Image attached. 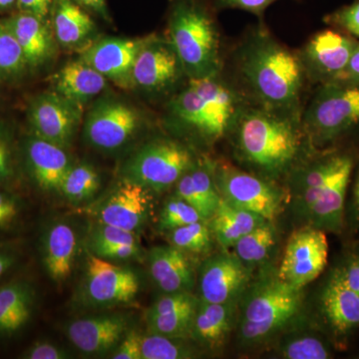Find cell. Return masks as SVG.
<instances>
[{
  "label": "cell",
  "instance_id": "cell-33",
  "mask_svg": "<svg viewBox=\"0 0 359 359\" xmlns=\"http://www.w3.org/2000/svg\"><path fill=\"white\" fill-rule=\"evenodd\" d=\"M100 186V175L92 165L73 164L63 179L59 193L69 202L78 204L93 198Z\"/></svg>",
  "mask_w": 359,
  "mask_h": 359
},
{
  "label": "cell",
  "instance_id": "cell-23",
  "mask_svg": "<svg viewBox=\"0 0 359 359\" xmlns=\"http://www.w3.org/2000/svg\"><path fill=\"white\" fill-rule=\"evenodd\" d=\"M353 167V161L349 158L327 185L316 194L311 204L302 212L309 226L332 233L341 231L344 200Z\"/></svg>",
  "mask_w": 359,
  "mask_h": 359
},
{
  "label": "cell",
  "instance_id": "cell-45",
  "mask_svg": "<svg viewBox=\"0 0 359 359\" xmlns=\"http://www.w3.org/2000/svg\"><path fill=\"white\" fill-rule=\"evenodd\" d=\"M26 359H65L69 354L65 349L48 341H37L23 353Z\"/></svg>",
  "mask_w": 359,
  "mask_h": 359
},
{
  "label": "cell",
  "instance_id": "cell-34",
  "mask_svg": "<svg viewBox=\"0 0 359 359\" xmlns=\"http://www.w3.org/2000/svg\"><path fill=\"white\" fill-rule=\"evenodd\" d=\"M28 73L20 45L0 20V83H16Z\"/></svg>",
  "mask_w": 359,
  "mask_h": 359
},
{
  "label": "cell",
  "instance_id": "cell-20",
  "mask_svg": "<svg viewBox=\"0 0 359 359\" xmlns=\"http://www.w3.org/2000/svg\"><path fill=\"white\" fill-rule=\"evenodd\" d=\"M128 328L126 316L108 313L71 321L65 332L71 344L82 353L103 355L116 349Z\"/></svg>",
  "mask_w": 359,
  "mask_h": 359
},
{
  "label": "cell",
  "instance_id": "cell-3",
  "mask_svg": "<svg viewBox=\"0 0 359 359\" xmlns=\"http://www.w3.org/2000/svg\"><path fill=\"white\" fill-rule=\"evenodd\" d=\"M247 103L241 90L222 74L188 79L168 101L167 122L205 144H214L231 133Z\"/></svg>",
  "mask_w": 359,
  "mask_h": 359
},
{
  "label": "cell",
  "instance_id": "cell-25",
  "mask_svg": "<svg viewBox=\"0 0 359 359\" xmlns=\"http://www.w3.org/2000/svg\"><path fill=\"white\" fill-rule=\"evenodd\" d=\"M148 268L156 285L165 294L192 292L195 273L185 252L174 245H159L149 252Z\"/></svg>",
  "mask_w": 359,
  "mask_h": 359
},
{
  "label": "cell",
  "instance_id": "cell-24",
  "mask_svg": "<svg viewBox=\"0 0 359 359\" xmlns=\"http://www.w3.org/2000/svg\"><path fill=\"white\" fill-rule=\"evenodd\" d=\"M49 83L52 91L85 106L105 91L108 80L79 56L54 72Z\"/></svg>",
  "mask_w": 359,
  "mask_h": 359
},
{
  "label": "cell",
  "instance_id": "cell-41",
  "mask_svg": "<svg viewBox=\"0 0 359 359\" xmlns=\"http://www.w3.org/2000/svg\"><path fill=\"white\" fill-rule=\"evenodd\" d=\"M325 22L359 39V0L327 14Z\"/></svg>",
  "mask_w": 359,
  "mask_h": 359
},
{
  "label": "cell",
  "instance_id": "cell-1",
  "mask_svg": "<svg viewBox=\"0 0 359 359\" xmlns=\"http://www.w3.org/2000/svg\"><path fill=\"white\" fill-rule=\"evenodd\" d=\"M233 65L248 102L302 116L306 76L297 51L276 39L263 20L252 26L233 51Z\"/></svg>",
  "mask_w": 359,
  "mask_h": 359
},
{
  "label": "cell",
  "instance_id": "cell-21",
  "mask_svg": "<svg viewBox=\"0 0 359 359\" xmlns=\"http://www.w3.org/2000/svg\"><path fill=\"white\" fill-rule=\"evenodd\" d=\"M199 304L190 292L165 294L146 313L149 332L175 339L190 337Z\"/></svg>",
  "mask_w": 359,
  "mask_h": 359
},
{
  "label": "cell",
  "instance_id": "cell-42",
  "mask_svg": "<svg viewBox=\"0 0 359 359\" xmlns=\"http://www.w3.org/2000/svg\"><path fill=\"white\" fill-rule=\"evenodd\" d=\"M21 202L14 194L0 187V230H6L18 222Z\"/></svg>",
  "mask_w": 359,
  "mask_h": 359
},
{
  "label": "cell",
  "instance_id": "cell-32",
  "mask_svg": "<svg viewBox=\"0 0 359 359\" xmlns=\"http://www.w3.org/2000/svg\"><path fill=\"white\" fill-rule=\"evenodd\" d=\"M276 242V231L271 221L264 222L238 241L235 254L248 266L263 263Z\"/></svg>",
  "mask_w": 359,
  "mask_h": 359
},
{
  "label": "cell",
  "instance_id": "cell-27",
  "mask_svg": "<svg viewBox=\"0 0 359 359\" xmlns=\"http://www.w3.org/2000/svg\"><path fill=\"white\" fill-rule=\"evenodd\" d=\"M77 235L69 224L59 222L45 230L41 238V259L49 278L65 282L74 268Z\"/></svg>",
  "mask_w": 359,
  "mask_h": 359
},
{
  "label": "cell",
  "instance_id": "cell-7",
  "mask_svg": "<svg viewBox=\"0 0 359 359\" xmlns=\"http://www.w3.org/2000/svg\"><path fill=\"white\" fill-rule=\"evenodd\" d=\"M359 124V86L330 82L321 84L302 111L304 134L314 144L334 140Z\"/></svg>",
  "mask_w": 359,
  "mask_h": 359
},
{
  "label": "cell",
  "instance_id": "cell-48",
  "mask_svg": "<svg viewBox=\"0 0 359 359\" xmlns=\"http://www.w3.org/2000/svg\"><path fill=\"white\" fill-rule=\"evenodd\" d=\"M342 280L354 292L359 294V256L349 259L344 269H339Z\"/></svg>",
  "mask_w": 359,
  "mask_h": 359
},
{
  "label": "cell",
  "instance_id": "cell-51",
  "mask_svg": "<svg viewBox=\"0 0 359 359\" xmlns=\"http://www.w3.org/2000/svg\"><path fill=\"white\" fill-rule=\"evenodd\" d=\"M18 11V0H0V13L11 14Z\"/></svg>",
  "mask_w": 359,
  "mask_h": 359
},
{
  "label": "cell",
  "instance_id": "cell-44",
  "mask_svg": "<svg viewBox=\"0 0 359 359\" xmlns=\"http://www.w3.org/2000/svg\"><path fill=\"white\" fill-rule=\"evenodd\" d=\"M142 337L137 330H128L120 344L116 347L112 358L142 359Z\"/></svg>",
  "mask_w": 359,
  "mask_h": 359
},
{
  "label": "cell",
  "instance_id": "cell-15",
  "mask_svg": "<svg viewBox=\"0 0 359 359\" xmlns=\"http://www.w3.org/2000/svg\"><path fill=\"white\" fill-rule=\"evenodd\" d=\"M151 35L136 39L99 37L88 48L79 53L108 82L124 90L134 89L133 68L137 56Z\"/></svg>",
  "mask_w": 359,
  "mask_h": 359
},
{
  "label": "cell",
  "instance_id": "cell-40",
  "mask_svg": "<svg viewBox=\"0 0 359 359\" xmlns=\"http://www.w3.org/2000/svg\"><path fill=\"white\" fill-rule=\"evenodd\" d=\"M14 174L13 131L6 122L0 121V187L11 181Z\"/></svg>",
  "mask_w": 359,
  "mask_h": 359
},
{
  "label": "cell",
  "instance_id": "cell-5",
  "mask_svg": "<svg viewBox=\"0 0 359 359\" xmlns=\"http://www.w3.org/2000/svg\"><path fill=\"white\" fill-rule=\"evenodd\" d=\"M302 290L276 275L264 276L243 294L238 337L245 346L264 344L287 327L301 311Z\"/></svg>",
  "mask_w": 359,
  "mask_h": 359
},
{
  "label": "cell",
  "instance_id": "cell-39",
  "mask_svg": "<svg viewBox=\"0 0 359 359\" xmlns=\"http://www.w3.org/2000/svg\"><path fill=\"white\" fill-rule=\"evenodd\" d=\"M204 219L199 212L184 201L175 196L168 200L164 207L161 210L158 228L161 231H172L185 224L195 223Z\"/></svg>",
  "mask_w": 359,
  "mask_h": 359
},
{
  "label": "cell",
  "instance_id": "cell-49",
  "mask_svg": "<svg viewBox=\"0 0 359 359\" xmlns=\"http://www.w3.org/2000/svg\"><path fill=\"white\" fill-rule=\"evenodd\" d=\"M92 15L98 16L101 20L111 21L109 9L106 0H72Z\"/></svg>",
  "mask_w": 359,
  "mask_h": 359
},
{
  "label": "cell",
  "instance_id": "cell-13",
  "mask_svg": "<svg viewBox=\"0 0 359 359\" xmlns=\"http://www.w3.org/2000/svg\"><path fill=\"white\" fill-rule=\"evenodd\" d=\"M325 231L306 226L290 236L278 276L297 289H304L323 273L327 264Z\"/></svg>",
  "mask_w": 359,
  "mask_h": 359
},
{
  "label": "cell",
  "instance_id": "cell-38",
  "mask_svg": "<svg viewBox=\"0 0 359 359\" xmlns=\"http://www.w3.org/2000/svg\"><path fill=\"white\" fill-rule=\"evenodd\" d=\"M89 249L99 257L105 250L119 245H139L137 233L102 223L94 226L89 236Z\"/></svg>",
  "mask_w": 359,
  "mask_h": 359
},
{
  "label": "cell",
  "instance_id": "cell-22",
  "mask_svg": "<svg viewBox=\"0 0 359 359\" xmlns=\"http://www.w3.org/2000/svg\"><path fill=\"white\" fill-rule=\"evenodd\" d=\"M49 22L59 47L65 50L81 53L99 39L92 14L72 0H53Z\"/></svg>",
  "mask_w": 359,
  "mask_h": 359
},
{
  "label": "cell",
  "instance_id": "cell-47",
  "mask_svg": "<svg viewBox=\"0 0 359 359\" xmlns=\"http://www.w3.org/2000/svg\"><path fill=\"white\" fill-rule=\"evenodd\" d=\"M334 82L339 83L353 85L359 86V44L356 45L355 48L351 54L348 65L346 69L339 75V77Z\"/></svg>",
  "mask_w": 359,
  "mask_h": 359
},
{
  "label": "cell",
  "instance_id": "cell-52",
  "mask_svg": "<svg viewBox=\"0 0 359 359\" xmlns=\"http://www.w3.org/2000/svg\"><path fill=\"white\" fill-rule=\"evenodd\" d=\"M354 198H355L356 209L359 212V173L358 179H356L355 189H354Z\"/></svg>",
  "mask_w": 359,
  "mask_h": 359
},
{
  "label": "cell",
  "instance_id": "cell-36",
  "mask_svg": "<svg viewBox=\"0 0 359 359\" xmlns=\"http://www.w3.org/2000/svg\"><path fill=\"white\" fill-rule=\"evenodd\" d=\"M283 358L287 359H327L330 353L325 342L309 334L290 335L280 346Z\"/></svg>",
  "mask_w": 359,
  "mask_h": 359
},
{
  "label": "cell",
  "instance_id": "cell-35",
  "mask_svg": "<svg viewBox=\"0 0 359 359\" xmlns=\"http://www.w3.org/2000/svg\"><path fill=\"white\" fill-rule=\"evenodd\" d=\"M169 238L172 245L183 252L202 254L212 247V231L205 219L170 231Z\"/></svg>",
  "mask_w": 359,
  "mask_h": 359
},
{
  "label": "cell",
  "instance_id": "cell-9",
  "mask_svg": "<svg viewBox=\"0 0 359 359\" xmlns=\"http://www.w3.org/2000/svg\"><path fill=\"white\" fill-rule=\"evenodd\" d=\"M143 124L138 108L114 97H103L85 114L83 136L93 148L115 151L133 140Z\"/></svg>",
  "mask_w": 359,
  "mask_h": 359
},
{
  "label": "cell",
  "instance_id": "cell-11",
  "mask_svg": "<svg viewBox=\"0 0 359 359\" xmlns=\"http://www.w3.org/2000/svg\"><path fill=\"white\" fill-rule=\"evenodd\" d=\"M84 116V106L52 90L33 96L26 110L30 133L65 149L83 125Z\"/></svg>",
  "mask_w": 359,
  "mask_h": 359
},
{
  "label": "cell",
  "instance_id": "cell-4",
  "mask_svg": "<svg viewBox=\"0 0 359 359\" xmlns=\"http://www.w3.org/2000/svg\"><path fill=\"white\" fill-rule=\"evenodd\" d=\"M166 37L188 79L223 74L221 29L212 0H169Z\"/></svg>",
  "mask_w": 359,
  "mask_h": 359
},
{
  "label": "cell",
  "instance_id": "cell-6",
  "mask_svg": "<svg viewBox=\"0 0 359 359\" xmlns=\"http://www.w3.org/2000/svg\"><path fill=\"white\" fill-rule=\"evenodd\" d=\"M192 151L180 141L158 138L137 150L122 168V179L151 192H163L195 164Z\"/></svg>",
  "mask_w": 359,
  "mask_h": 359
},
{
  "label": "cell",
  "instance_id": "cell-26",
  "mask_svg": "<svg viewBox=\"0 0 359 359\" xmlns=\"http://www.w3.org/2000/svg\"><path fill=\"white\" fill-rule=\"evenodd\" d=\"M215 163L208 158L196 161L176 183V196L192 205L205 221L214 216L222 200L215 181Z\"/></svg>",
  "mask_w": 359,
  "mask_h": 359
},
{
  "label": "cell",
  "instance_id": "cell-37",
  "mask_svg": "<svg viewBox=\"0 0 359 359\" xmlns=\"http://www.w3.org/2000/svg\"><path fill=\"white\" fill-rule=\"evenodd\" d=\"M142 359H187L194 358V353L175 339L164 335L150 334L142 337Z\"/></svg>",
  "mask_w": 359,
  "mask_h": 359
},
{
  "label": "cell",
  "instance_id": "cell-16",
  "mask_svg": "<svg viewBox=\"0 0 359 359\" xmlns=\"http://www.w3.org/2000/svg\"><path fill=\"white\" fill-rule=\"evenodd\" d=\"M252 278V269L235 252L215 255L201 269V299L214 304H236L249 287Z\"/></svg>",
  "mask_w": 359,
  "mask_h": 359
},
{
  "label": "cell",
  "instance_id": "cell-2",
  "mask_svg": "<svg viewBox=\"0 0 359 359\" xmlns=\"http://www.w3.org/2000/svg\"><path fill=\"white\" fill-rule=\"evenodd\" d=\"M231 133L241 160L269 179L294 169L306 135L302 116L276 112L250 102L241 111Z\"/></svg>",
  "mask_w": 359,
  "mask_h": 359
},
{
  "label": "cell",
  "instance_id": "cell-43",
  "mask_svg": "<svg viewBox=\"0 0 359 359\" xmlns=\"http://www.w3.org/2000/svg\"><path fill=\"white\" fill-rule=\"evenodd\" d=\"M217 11L226 9H238L255 14L259 20H263V16L271 4L278 0H212Z\"/></svg>",
  "mask_w": 359,
  "mask_h": 359
},
{
  "label": "cell",
  "instance_id": "cell-12",
  "mask_svg": "<svg viewBox=\"0 0 359 359\" xmlns=\"http://www.w3.org/2000/svg\"><path fill=\"white\" fill-rule=\"evenodd\" d=\"M140 290V280L132 269L90 255L81 285L82 301L93 308L128 304Z\"/></svg>",
  "mask_w": 359,
  "mask_h": 359
},
{
  "label": "cell",
  "instance_id": "cell-18",
  "mask_svg": "<svg viewBox=\"0 0 359 359\" xmlns=\"http://www.w3.org/2000/svg\"><path fill=\"white\" fill-rule=\"evenodd\" d=\"M0 20L20 45L29 72L43 69L57 57L60 47L49 20L20 11Z\"/></svg>",
  "mask_w": 359,
  "mask_h": 359
},
{
  "label": "cell",
  "instance_id": "cell-28",
  "mask_svg": "<svg viewBox=\"0 0 359 359\" xmlns=\"http://www.w3.org/2000/svg\"><path fill=\"white\" fill-rule=\"evenodd\" d=\"M321 309L337 334H346L359 325V294L347 287L339 269L323 290Z\"/></svg>",
  "mask_w": 359,
  "mask_h": 359
},
{
  "label": "cell",
  "instance_id": "cell-46",
  "mask_svg": "<svg viewBox=\"0 0 359 359\" xmlns=\"http://www.w3.org/2000/svg\"><path fill=\"white\" fill-rule=\"evenodd\" d=\"M53 0H18V11L49 20Z\"/></svg>",
  "mask_w": 359,
  "mask_h": 359
},
{
  "label": "cell",
  "instance_id": "cell-50",
  "mask_svg": "<svg viewBox=\"0 0 359 359\" xmlns=\"http://www.w3.org/2000/svg\"><path fill=\"white\" fill-rule=\"evenodd\" d=\"M18 262L13 250L0 247V278L6 275Z\"/></svg>",
  "mask_w": 359,
  "mask_h": 359
},
{
  "label": "cell",
  "instance_id": "cell-31",
  "mask_svg": "<svg viewBox=\"0 0 359 359\" xmlns=\"http://www.w3.org/2000/svg\"><path fill=\"white\" fill-rule=\"evenodd\" d=\"M266 221L259 215L237 209L222 199L210 219V228L221 247L229 250L235 247L240 238Z\"/></svg>",
  "mask_w": 359,
  "mask_h": 359
},
{
  "label": "cell",
  "instance_id": "cell-14",
  "mask_svg": "<svg viewBox=\"0 0 359 359\" xmlns=\"http://www.w3.org/2000/svg\"><path fill=\"white\" fill-rule=\"evenodd\" d=\"M356 43L337 30L316 33L297 51L306 79L313 83L334 82L348 65Z\"/></svg>",
  "mask_w": 359,
  "mask_h": 359
},
{
  "label": "cell",
  "instance_id": "cell-17",
  "mask_svg": "<svg viewBox=\"0 0 359 359\" xmlns=\"http://www.w3.org/2000/svg\"><path fill=\"white\" fill-rule=\"evenodd\" d=\"M151 191L123 180L93 210L98 223L137 233L147 222Z\"/></svg>",
  "mask_w": 359,
  "mask_h": 359
},
{
  "label": "cell",
  "instance_id": "cell-29",
  "mask_svg": "<svg viewBox=\"0 0 359 359\" xmlns=\"http://www.w3.org/2000/svg\"><path fill=\"white\" fill-rule=\"evenodd\" d=\"M235 309V304H214L200 299L191 339L211 351L221 348L231 334Z\"/></svg>",
  "mask_w": 359,
  "mask_h": 359
},
{
  "label": "cell",
  "instance_id": "cell-19",
  "mask_svg": "<svg viewBox=\"0 0 359 359\" xmlns=\"http://www.w3.org/2000/svg\"><path fill=\"white\" fill-rule=\"evenodd\" d=\"M28 176L40 190L55 192L72 166L66 149L30 133L21 146Z\"/></svg>",
  "mask_w": 359,
  "mask_h": 359
},
{
  "label": "cell",
  "instance_id": "cell-30",
  "mask_svg": "<svg viewBox=\"0 0 359 359\" xmlns=\"http://www.w3.org/2000/svg\"><path fill=\"white\" fill-rule=\"evenodd\" d=\"M35 302V290L25 280L0 287V337H13L22 330L32 320Z\"/></svg>",
  "mask_w": 359,
  "mask_h": 359
},
{
  "label": "cell",
  "instance_id": "cell-8",
  "mask_svg": "<svg viewBox=\"0 0 359 359\" xmlns=\"http://www.w3.org/2000/svg\"><path fill=\"white\" fill-rule=\"evenodd\" d=\"M214 175L219 195L229 205L266 221H273L282 212L287 194L273 180L224 162L215 163Z\"/></svg>",
  "mask_w": 359,
  "mask_h": 359
},
{
  "label": "cell",
  "instance_id": "cell-10",
  "mask_svg": "<svg viewBox=\"0 0 359 359\" xmlns=\"http://www.w3.org/2000/svg\"><path fill=\"white\" fill-rule=\"evenodd\" d=\"M185 78L188 79L185 69L169 39L151 35L135 62L134 89L150 96L171 97Z\"/></svg>",
  "mask_w": 359,
  "mask_h": 359
}]
</instances>
